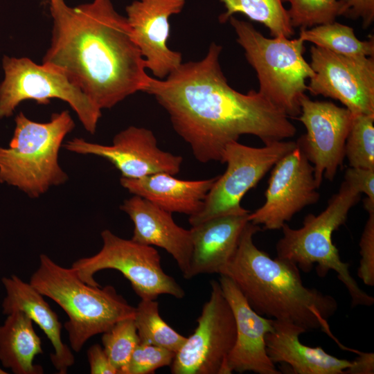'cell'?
<instances>
[{"label":"cell","mask_w":374,"mask_h":374,"mask_svg":"<svg viewBox=\"0 0 374 374\" xmlns=\"http://www.w3.org/2000/svg\"><path fill=\"white\" fill-rule=\"evenodd\" d=\"M159 172L138 179L121 177V184L130 193L142 197L169 213L189 216L198 213L217 177L202 180H182Z\"/></svg>","instance_id":"7402d4cb"},{"label":"cell","mask_w":374,"mask_h":374,"mask_svg":"<svg viewBox=\"0 0 374 374\" xmlns=\"http://www.w3.org/2000/svg\"><path fill=\"white\" fill-rule=\"evenodd\" d=\"M44 351L33 321L22 311L6 315L0 326V362L15 374H42V366L33 363Z\"/></svg>","instance_id":"603a6c76"},{"label":"cell","mask_w":374,"mask_h":374,"mask_svg":"<svg viewBox=\"0 0 374 374\" xmlns=\"http://www.w3.org/2000/svg\"><path fill=\"white\" fill-rule=\"evenodd\" d=\"M29 283L66 312L69 319L64 326L75 352L93 336L105 332L118 321L134 317L135 308L114 287L90 285L73 268L63 267L44 253Z\"/></svg>","instance_id":"277c9868"},{"label":"cell","mask_w":374,"mask_h":374,"mask_svg":"<svg viewBox=\"0 0 374 374\" xmlns=\"http://www.w3.org/2000/svg\"><path fill=\"white\" fill-rule=\"evenodd\" d=\"M298 119L306 134L296 141L314 168V177L319 188L323 177L333 181L345 158V143L353 114L346 107L329 101L312 100L303 94L300 98Z\"/></svg>","instance_id":"4fadbf2b"},{"label":"cell","mask_w":374,"mask_h":374,"mask_svg":"<svg viewBox=\"0 0 374 374\" xmlns=\"http://www.w3.org/2000/svg\"><path fill=\"white\" fill-rule=\"evenodd\" d=\"M296 147L292 141H277L253 148L233 141L223 151L221 163H226L224 174L217 176L209 190L202 210L189 216L195 226L210 219L231 214H247L250 211L240 203L244 195L255 187L265 175L283 156Z\"/></svg>","instance_id":"30bf717a"},{"label":"cell","mask_w":374,"mask_h":374,"mask_svg":"<svg viewBox=\"0 0 374 374\" xmlns=\"http://www.w3.org/2000/svg\"><path fill=\"white\" fill-rule=\"evenodd\" d=\"M229 21L256 72L259 90L289 117L301 114L300 98L307 90L306 80L314 72L305 60L304 43L299 37H265L253 26L231 16Z\"/></svg>","instance_id":"52a82bcc"},{"label":"cell","mask_w":374,"mask_h":374,"mask_svg":"<svg viewBox=\"0 0 374 374\" xmlns=\"http://www.w3.org/2000/svg\"><path fill=\"white\" fill-rule=\"evenodd\" d=\"M339 16L360 18L364 28L374 21V0H339Z\"/></svg>","instance_id":"d6a6232c"},{"label":"cell","mask_w":374,"mask_h":374,"mask_svg":"<svg viewBox=\"0 0 374 374\" xmlns=\"http://www.w3.org/2000/svg\"><path fill=\"white\" fill-rule=\"evenodd\" d=\"M310 52L311 94L339 100L353 115L374 114L373 57L341 55L315 45Z\"/></svg>","instance_id":"7c38bea8"},{"label":"cell","mask_w":374,"mask_h":374,"mask_svg":"<svg viewBox=\"0 0 374 374\" xmlns=\"http://www.w3.org/2000/svg\"><path fill=\"white\" fill-rule=\"evenodd\" d=\"M15 123L9 147H0V182L37 198L68 179L59 152L75 124L66 110L53 114L47 123L35 122L20 112Z\"/></svg>","instance_id":"8992f818"},{"label":"cell","mask_w":374,"mask_h":374,"mask_svg":"<svg viewBox=\"0 0 374 374\" xmlns=\"http://www.w3.org/2000/svg\"><path fill=\"white\" fill-rule=\"evenodd\" d=\"M303 41L335 53L350 57H374V39L359 40L353 28L337 21L301 29Z\"/></svg>","instance_id":"cb8c5ba5"},{"label":"cell","mask_w":374,"mask_h":374,"mask_svg":"<svg viewBox=\"0 0 374 374\" xmlns=\"http://www.w3.org/2000/svg\"><path fill=\"white\" fill-rule=\"evenodd\" d=\"M344 181L358 193H364L366 198L364 200L366 211H374V169L350 167L346 169Z\"/></svg>","instance_id":"1f68e13d"},{"label":"cell","mask_w":374,"mask_h":374,"mask_svg":"<svg viewBox=\"0 0 374 374\" xmlns=\"http://www.w3.org/2000/svg\"><path fill=\"white\" fill-rule=\"evenodd\" d=\"M359 241L360 256L357 275L368 286L374 285V211L369 212Z\"/></svg>","instance_id":"4dcf8cb0"},{"label":"cell","mask_w":374,"mask_h":374,"mask_svg":"<svg viewBox=\"0 0 374 374\" xmlns=\"http://www.w3.org/2000/svg\"><path fill=\"white\" fill-rule=\"evenodd\" d=\"M226 11L219 20L224 23L235 13H240L249 19L262 24L273 37L290 38L294 35L287 10L282 0H220Z\"/></svg>","instance_id":"d4e9b609"},{"label":"cell","mask_w":374,"mask_h":374,"mask_svg":"<svg viewBox=\"0 0 374 374\" xmlns=\"http://www.w3.org/2000/svg\"><path fill=\"white\" fill-rule=\"evenodd\" d=\"M103 247L95 255L80 258L71 265L78 277L92 286H100L94 274L113 269L120 271L130 283L141 299L156 300L161 294L182 299L181 286L161 267V256L152 246L117 236L106 229L101 232Z\"/></svg>","instance_id":"9c48e42d"},{"label":"cell","mask_w":374,"mask_h":374,"mask_svg":"<svg viewBox=\"0 0 374 374\" xmlns=\"http://www.w3.org/2000/svg\"><path fill=\"white\" fill-rule=\"evenodd\" d=\"M222 48L211 43L202 60L181 63L164 80L151 77L145 91L166 110L202 163L221 162L225 146L243 134L267 144L296 132L289 116L258 91L244 94L228 84L219 62Z\"/></svg>","instance_id":"6da1fadb"},{"label":"cell","mask_w":374,"mask_h":374,"mask_svg":"<svg viewBox=\"0 0 374 374\" xmlns=\"http://www.w3.org/2000/svg\"><path fill=\"white\" fill-rule=\"evenodd\" d=\"M8 372H6L1 367H0V374H7Z\"/></svg>","instance_id":"d590c367"},{"label":"cell","mask_w":374,"mask_h":374,"mask_svg":"<svg viewBox=\"0 0 374 374\" xmlns=\"http://www.w3.org/2000/svg\"><path fill=\"white\" fill-rule=\"evenodd\" d=\"M3 67L0 118L11 116L23 100L47 105L50 99L58 98L69 103L87 132L95 133L101 109L63 71L47 64L38 65L27 57L4 56Z\"/></svg>","instance_id":"ba28073f"},{"label":"cell","mask_w":374,"mask_h":374,"mask_svg":"<svg viewBox=\"0 0 374 374\" xmlns=\"http://www.w3.org/2000/svg\"><path fill=\"white\" fill-rule=\"evenodd\" d=\"M260 230L247 223L235 253L219 274L233 281L258 314L292 322L306 331L321 329L332 336L328 320L337 310L336 299L305 286L292 262L271 258L259 249L253 237Z\"/></svg>","instance_id":"3957f363"},{"label":"cell","mask_w":374,"mask_h":374,"mask_svg":"<svg viewBox=\"0 0 374 374\" xmlns=\"http://www.w3.org/2000/svg\"><path fill=\"white\" fill-rule=\"evenodd\" d=\"M249 213L222 215L192 226L193 250L186 279L220 274L238 247Z\"/></svg>","instance_id":"d6986e66"},{"label":"cell","mask_w":374,"mask_h":374,"mask_svg":"<svg viewBox=\"0 0 374 374\" xmlns=\"http://www.w3.org/2000/svg\"><path fill=\"white\" fill-rule=\"evenodd\" d=\"M185 0H136L126 7L132 37L145 60V67L163 79L182 63L179 52L170 50L168 19L180 12Z\"/></svg>","instance_id":"2e32d148"},{"label":"cell","mask_w":374,"mask_h":374,"mask_svg":"<svg viewBox=\"0 0 374 374\" xmlns=\"http://www.w3.org/2000/svg\"><path fill=\"white\" fill-rule=\"evenodd\" d=\"M175 353L140 342L134 349L125 374H151L159 368L170 366Z\"/></svg>","instance_id":"f546056e"},{"label":"cell","mask_w":374,"mask_h":374,"mask_svg":"<svg viewBox=\"0 0 374 374\" xmlns=\"http://www.w3.org/2000/svg\"><path fill=\"white\" fill-rule=\"evenodd\" d=\"M120 208L134 223L131 240L166 250L174 258L184 277L187 278L193 250L190 230L178 226L171 213L139 195L125 199Z\"/></svg>","instance_id":"ac0fdd59"},{"label":"cell","mask_w":374,"mask_h":374,"mask_svg":"<svg viewBox=\"0 0 374 374\" xmlns=\"http://www.w3.org/2000/svg\"><path fill=\"white\" fill-rule=\"evenodd\" d=\"M64 147L76 154L104 158L121 172V177L127 179H138L159 172L175 175L180 171L183 161L181 157L158 148L157 139L151 130L135 126H130L118 133L109 145L74 138Z\"/></svg>","instance_id":"9a60e30c"},{"label":"cell","mask_w":374,"mask_h":374,"mask_svg":"<svg viewBox=\"0 0 374 374\" xmlns=\"http://www.w3.org/2000/svg\"><path fill=\"white\" fill-rule=\"evenodd\" d=\"M290 5L287 10L291 25L300 29L330 23L339 16V0H282Z\"/></svg>","instance_id":"f1b7e54d"},{"label":"cell","mask_w":374,"mask_h":374,"mask_svg":"<svg viewBox=\"0 0 374 374\" xmlns=\"http://www.w3.org/2000/svg\"><path fill=\"white\" fill-rule=\"evenodd\" d=\"M52 39L43 63L63 71L100 109H109L151 78L127 18L110 0L72 8L49 0Z\"/></svg>","instance_id":"7a4b0ae2"},{"label":"cell","mask_w":374,"mask_h":374,"mask_svg":"<svg viewBox=\"0 0 374 374\" xmlns=\"http://www.w3.org/2000/svg\"><path fill=\"white\" fill-rule=\"evenodd\" d=\"M274 330L265 335L266 352L273 363L287 364L295 374H346L352 361L337 358L321 347H310L300 341L306 332L290 321L273 319Z\"/></svg>","instance_id":"ffe728a7"},{"label":"cell","mask_w":374,"mask_h":374,"mask_svg":"<svg viewBox=\"0 0 374 374\" xmlns=\"http://www.w3.org/2000/svg\"><path fill=\"white\" fill-rule=\"evenodd\" d=\"M222 292L233 311L236 337L225 364L224 374L251 371L258 374H280L266 352L265 335L274 330L272 319L258 314L232 280L220 275Z\"/></svg>","instance_id":"e0dca14e"},{"label":"cell","mask_w":374,"mask_h":374,"mask_svg":"<svg viewBox=\"0 0 374 374\" xmlns=\"http://www.w3.org/2000/svg\"><path fill=\"white\" fill-rule=\"evenodd\" d=\"M87 358L91 374H118L103 347L96 344L87 350Z\"/></svg>","instance_id":"836d02e7"},{"label":"cell","mask_w":374,"mask_h":374,"mask_svg":"<svg viewBox=\"0 0 374 374\" xmlns=\"http://www.w3.org/2000/svg\"><path fill=\"white\" fill-rule=\"evenodd\" d=\"M345 157L350 167L374 169V114H353Z\"/></svg>","instance_id":"4316f807"},{"label":"cell","mask_w":374,"mask_h":374,"mask_svg":"<svg viewBox=\"0 0 374 374\" xmlns=\"http://www.w3.org/2000/svg\"><path fill=\"white\" fill-rule=\"evenodd\" d=\"M101 341L104 350L118 374H125L131 356L140 343L134 317L116 322L103 333Z\"/></svg>","instance_id":"83f0119b"},{"label":"cell","mask_w":374,"mask_h":374,"mask_svg":"<svg viewBox=\"0 0 374 374\" xmlns=\"http://www.w3.org/2000/svg\"><path fill=\"white\" fill-rule=\"evenodd\" d=\"M6 296L2 301V312L7 315L22 311L43 330L50 340L54 352L50 359L60 374H66L73 365L75 357L70 348L62 340V323L56 312L44 300V296L30 283L16 275L3 277Z\"/></svg>","instance_id":"44dd1931"},{"label":"cell","mask_w":374,"mask_h":374,"mask_svg":"<svg viewBox=\"0 0 374 374\" xmlns=\"http://www.w3.org/2000/svg\"><path fill=\"white\" fill-rule=\"evenodd\" d=\"M211 296L203 305L197 328L170 365L172 374H224L235 341V321L219 281L211 280Z\"/></svg>","instance_id":"8fae6325"},{"label":"cell","mask_w":374,"mask_h":374,"mask_svg":"<svg viewBox=\"0 0 374 374\" xmlns=\"http://www.w3.org/2000/svg\"><path fill=\"white\" fill-rule=\"evenodd\" d=\"M359 356L352 361L351 366L346 374H373L374 353L359 352Z\"/></svg>","instance_id":"e575fe53"},{"label":"cell","mask_w":374,"mask_h":374,"mask_svg":"<svg viewBox=\"0 0 374 374\" xmlns=\"http://www.w3.org/2000/svg\"><path fill=\"white\" fill-rule=\"evenodd\" d=\"M134 319L140 342L176 353L186 341V337L175 331L161 317L156 300L141 299L135 308Z\"/></svg>","instance_id":"484cf974"},{"label":"cell","mask_w":374,"mask_h":374,"mask_svg":"<svg viewBox=\"0 0 374 374\" xmlns=\"http://www.w3.org/2000/svg\"><path fill=\"white\" fill-rule=\"evenodd\" d=\"M360 195L344 180L326 208L317 215L308 214L301 228L292 229L285 223L281 228L283 237L276 246L277 257L292 262L304 272L310 271L314 264L321 278L330 270L335 271L350 296L353 307L371 306L374 297L362 290L350 274V265L341 260L332 243V233L346 222Z\"/></svg>","instance_id":"5b68a950"},{"label":"cell","mask_w":374,"mask_h":374,"mask_svg":"<svg viewBox=\"0 0 374 374\" xmlns=\"http://www.w3.org/2000/svg\"><path fill=\"white\" fill-rule=\"evenodd\" d=\"M314 168L297 145L273 166L264 204L248 220L265 229H281L303 208L319 199Z\"/></svg>","instance_id":"5bb4252c"}]
</instances>
